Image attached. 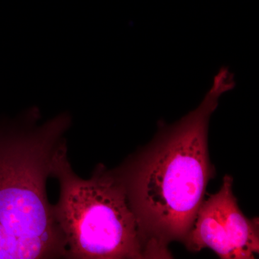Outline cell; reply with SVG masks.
Instances as JSON below:
<instances>
[{
    "instance_id": "obj_1",
    "label": "cell",
    "mask_w": 259,
    "mask_h": 259,
    "mask_svg": "<svg viewBox=\"0 0 259 259\" xmlns=\"http://www.w3.org/2000/svg\"><path fill=\"white\" fill-rule=\"evenodd\" d=\"M219 99L206 94L195 110L163 125L153 142L114 171L125 189L148 258H169L167 245L185 241L213 168L209 120Z\"/></svg>"
},
{
    "instance_id": "obj_3",
    "label": "cell",
    "mask_w": 259,
    "mask_h": 259,
    "mask_svg": "<svg viewBox=\"0 0 259 259\" xmlns=\"http://www.w3.org/2000/svg\"><path fill=\"white\" fill-rule=\"evenodd\" d=\"M51 177L59 182L54 217L69 259L148 258L125 187L114 171L98 164L88 180L73 169L64 140L56 150Z\"/></svg>"
},
{
    "instance_id": "obj_2",
    "label": "cell",
    "mask_w": 259,
    "mask_h": 259,
    "mask_svg": "<svg viewBox=\"0 0 259 259\" xmlns=\"http://www.w3.org/2000/svg\"><path fill=\"white\" fill-rule=\"evenodd\" d=\"M30 124L0 120V259L66 258L47 184L69 119Z\"/></svg>"
},
{
    "instance_id": "obj_4",
    "label": "cell",
    "mask_w": 259,
    "mask_h": 259,
    "mask_svg": "<svg viewBox=\"0 0 259 259\" xmlns=\"http://www.w3.org/2000/svg\"><path fill=\"white\" fill-rule=\"evenodd\" d=\"M233 182L226 175L219 192L202 201L184 241L189 250L209 248L223 259H252L258 253V223L242 213L233 194Z\"/></svg>"
},
{
    "instance_id": "obj_5",
    "label": "cell",
    "mask_w": 259,
    "mask_h": 259,
    "mask_svg": "<svg viewBox=\"0 0 259 259\" xmlns=\"http://www.w3.org/2000/svg\"><path fill=\"white\" fill-rule=\"evenodd\" d=\"M236 85L234 73L227 66H222L213 76L212 84L207 93L219 99L223 94L233 90Z\"/></svg>"
}]
</instances>
